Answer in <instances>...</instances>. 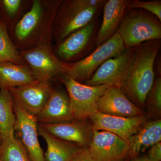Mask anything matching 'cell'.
I'll return each mask as SVG.
<instances>
[{
	"label": "cell",
	"mask_w": 161,
	"mask_h": 161,
	"mask_svg": "<svg viewBox=\"0 0 161 161\" xmlns=\"http://www.w3.org/2000/svg\"><path fill=\"white\" fill-rule=\"evenodd\" d=\"M161 47V40L147 41L134 47L130 65L114 85L138 105H144L153 86L154 62Z\"/></svg>",
	"instance_id": "obj_1"
},
{
	"label": "cell",
	"mask_w": 161,
	"mask_h": 161,
	"mask_svg": "<svg viewBox=\"0 0 161 161\" xmlns=\"http://www.w3.org/2000/svg\"><path fill=\"white\" fill-rule=\"evenodd\" d=\"M117 32L125 48L161 39V22L153 14L142 9H128Z\"/></svg>",
	"instance_id": "obj_2"
},
{
	"label": "cell",
	"mask_w": 161,
	"mask_h": 161,
	"mask_svg": "<svg viewBox=\"0 0 161 161\" xmlns=\"http://www.w3.org/2000/svg\"><path fill=\"white\" fill-rule=\"evenodd\" d=\"M105 0H71L60 9L57 36L63 41L72 33L98 19Z\"/></svg>",
	"instance_id": "obj_3"
},
{
	"label": "cell",
	"mask_w": 161,
	"mask_h": 161,
	"mask_svg": "<svg viewBox=\"0 0 161 161\" xmlns=\"http://www.w3.org/2000/svg\"><path fill=\"white\" fill-rule=\"evenodd\" d=\"M69 101L70 112L74 119H87L97 112L96 103L104 92L113 84L90 86L62 75Z\"/></svg>",
	"instance_id": "obj_4"
},
{
	"label": "cell",
	"mask_w": 161,
	"mask_h": 161,
	"mask_svg": "<svg viewBox=\"0 0 161 161\" xmlns=\"http://www.w3.org/2000/svg\"><path fill=\"white\" fill-rule=\"evenodd\" d=\"M125 48L121 38L116 32L85 58L74 63H68V69L64 75L80 83H85L104 62L120 54Z\"/></svg>",
	"instance_id": "obj_5"
},
{
	"label": "cell",
	"mask_w": 161,
	"mask_h": 161,
	"mask_svg": "<svg viewBox=\"0 0 161 161\" xmlns=\"http://www.w3.org/2000/svg\"><path fill=\"white\" fill-rule=\"evenodd\" d=\"M98 30L97 19L72 33L60 42L57 48L59 60H78V61L88 56L96 48L95 41Z\"/></svg>",
	"instance_id": "obj_6"
},
{
	"label": "cell",
	"mask_w": 161,
	"mask_h": 161,
	"mask_svg": "<svg viewBox=\"0 0 161 161\" xmlns=\"http://www.w3.org/2000/svg\"><path fill=\"white\" fill-rule=\"evenodd\" d=\"M14 135L26 149L31 161H47L39 142L36 117L14 101Z\"/></svg>",
	"instance_id": "obj_7"
},
{
	"label": "cell",
	"mask_w": 161,
	"mask_h": 161,
	"mask_svg": "<svg viewBox=\"0 0 161 161\" xmlns=\"http://www.w3.org/2000/svg\"><path fill=\"white\" fill-rule=\"evenodd\" d=\"M23 57L29 64L36 79L49 80L58 75H64L68 69V63L60 61L43 44L23 53Z\"/></svg>",
	"instance_id": "obj_8"
},
{
	"label": "cell",
	"mask_w": 161,
	"mask_h": 161,
	"mask_svg": "<svg viewBox=\"0 0 161 161\" xmlns=\"http://www.w3.org/2000/svg\"><path fill=\"white\" fill-rule=\"evenodd\" d=\"M93 130L89 149L95 161H124L130 157L128 142L110 132Z\"/></svg>",
	"instance_id": "obj_9"
},
{
	"label": "cell",
	"mask_w": 161,
	"mask_h": 161,
	"mask_svg": "<svg viewBox=\"0 0 161 161\" xmlns=\"http://www.w3.org/2000/svg\"><path fill=\"white\" fill-rule=\"evenodd\" d=\"M87 119H74L56 124H38L52 135L82 149L89 148L93 137Z\"/></svg>",
	"instance_id": "obj_10"
},
{
	"label": "cell",
	"mask_w": 161,
	"mask_h": 161,
	"mask_svg": "<svg viewBox=\"0 0 161 161\" xmlns=\"http://www.w3.org/2000/svg\"><path fill=\"white\" fill-rule=\"evenodd\" d=\"M88 119L93 130L107 131L118 136L124 140H129L132 136L141 130L147 118L145 115L131 117H119L97 112Z\"/></svg>",
	"instance_id": "obj_11"
},
{
	"label": "cell",
	"mask_w": 161,
	"mask_h": 161,
	"mask_svg": "<svg viewBox=\"0 0 161 161\" xmlns=\"http://www.w3.org/2000/svg\"><path fill=\"white\" fill-rule=\"evenodd\" d=\"M53 90L49 80H38L9 91L14 101L27 112L36 116L43 109Z\"/></svg>",
	"instance_id": "obj_12"
},
{
	"label": "cell",
	"mask_w": 161,
	"mask_h": 161,
	"mask_svg": "<svg viewBox=\"0 0 161 161\" xmlns=\"http://www.w3.org/2000/svg\"><path fill=\"white\" fill-rule=\"evenodd\" d=\"M97 112L106 115L131 117L144 115L140 108L134 104L113 85L109 87L97 101Z\"/></svg>",
	"instance_id": "obj_13"
},
{
	"label": "cell",
	"mask_w": 161,
	"mask_h": 161,
	"mask_svg": "<svg viewBox=\"0 0 161 161\" xmlns=\"http://www.w3.org/2000/svg\"><path fill=\"white\" fill-rule=\"evenodd\" d=\"M134 50V47L125 48L120 54L106 60L84 84L90 86L115 85L130 65Z\"/></svg>",
	"instance_id": "obj_14"
},
{
	"label": "cell",
	"mask_w": 161,
	"mask_h": 161,
	"mask_svg": "<svg viewBox=\"0 0 161 161\" xmlns=\"http://www.w3.org/2000/svg\"><path fill=\"white\" fill-rule=\"evenodd\" d=\"M129 3V0H106L103 8L102 22L96 36V48L109 40L117 32L128 10Z\"/></svg>",
	"instance_id": "obj_15"
},
{
	"label": "cell",
	"mask_w": 161,
	"mask_h": 161,
	"mask_svg": "<svg viewBox=\"0 0 161 161\" xmlns=\"http://www.w3.org/2000/svg\"><path fill=\"white\" fill-rule=\"evenodd\" d=\"M38 123L56 124L73 119L68 95L61 90H53L41 112L36 116Z\"/></svg>",
	"instance_id": "obj_16"
},
{
	"label": "cell",
	"mask_w": 161,
	"mask_h": 161,
	"mask_svg": "<svg viewBox=\"0 0 161 161\" xmlns=\"http://www.w3.org/2000/svg\"><path fill=\"white\" fill-rule=\"evenodd\" d=\"M161 141V120L147 121L137 133L128 141L130 157L137 156Z\"/></svg>",
	"instance_id": "obj_17"
},
{
	"label": "cell",
	"mask_w": 161,
	"mask_h": 161,
	"mask_svg": "<svg viewBox=\"0 0 161 161\" xmlns=\"http://www.w3.org/2000/svg\"><path fill=\"white\" fill-rule=\"evenodd\" d=\"M38 131L39 135L46 142L47 150L44 155L47 161H72L82 149L55 137L39 124Z\"/></svg>",
	"instance_id": "obj_18"
},
{
	"label": "cell",
	"mask_w": 161,
	"mask_h": 161,
	"mask_svg": "<svg viewBox=\"0 0 161 161\" xmlns=\"http://www.w3.org/2000/svg\"><path fill=\"white\" fill-rule=\"evenodd\" d=\"M37 80L27 67L9 62H0V88L9 90Z\"/></svg>",
	"instance_id": "obj_19"
},
{
	"label": "cell",
	"mask_w": 161,
	"mask_h": 161,
	"mask_svg": "<svg viewBox=\"0 0 161 161\" xmlns=\"http://www.w3.org/2000/svg\"><path fill=\"white\" fill-rule=\"evenodd\" d=\"M14 100L9 90L0 88V136L2 141L14 132Z\"/></svg>",
	"instance_id": "obj_20"
},
{
	"label": "cell",
	"mask_w": 161,
	"mask_h": 161,
	"mask_svg": "<svg viewBox=\"0 0 161 161\" xmlns=\"http://www.w3.org/2000/svg\"><path fill=\"white\" fill-rule=\"evenodd\" d=\"M42 13V5L40 1H34L31 9L16 26L15 33L19 40L26 39L34 30L39 23Z\"/></svg>",
	"instance_id": "obj_21"
},
{
	"label": "cell",
	"mask_w": 161,
	"mask_h": 161,
	"mask_svg": "<svg viewBox=\"0 0 161 161\" xmlns=\"http://www.w3.org/2000/svg\"><path fill=\"white\" fill-rule=\"evenodd\" d=\"M0 159L2 161H31L26 149L14 133L2 141Z\"/></svg>",
	"instance_id": "obj_22"
},
{
	"label": "cell",
	"mask_w": 161,
	"mask_h": 161,
	"mask_svg": "<svg viewBox=\"0 0 161 161\" xmlns=\"http://www.w3.org/2000/svg\"><path fill=\"white\" fill-rule=\"evenodd\" d=\"M9 62L19 64L22 58L8 35L6 24L0 22V62Z\"/></svg>",
	"instance_id": "obj_23"
},
{
	"label": "cell",
	"mask_w": 161,
	"mask_h": 161,
	"mask_svg": "<svg viewBox=\"0 0 161 161\" xmlns=\"http://www.w3.org/2000/svg\"><path fill=\"white\" fill-rule=\"evenodd\" d=\"M148 108L154 114L159 115L161 113V78L155 79L152 89L147 96Z\"/></svg>",
	"instance_id": "obj_24"
},
{
	"label": "cell",
	"mask_w": 161,
	"mask_h": 161,
	"mask_svg": "<svg viewBox=\"0 0 161 161\" xmlns=\"http://www.w3.org/2000/svg\"><path fill=\"white\" fill-rule=\"evenodd\" d=\"M142 9L149 12L161 22V0L151 1L129 0L128 9Z\"/></svg>",
	"instance_id": "obj_25"
},
{
	"label": "cell",
	"mask_w": 161,
	"mask_h": 161,
	"mask_svg": "<svg viewBox=\"0 0 161 161\" xmlns=\"http://www.w3.org/2000/svg\"><path fill=\"white\" fill-rule=\"evenodd\" d=\"M21 1L20 0H3V3L6 12L9 16L15 14L19 8Z\"/></svg>",
	"instance_id": "obj_26"
},
{
	"label": "cell",
	"mask_w": 161,
	"mask_h": 161,
	"mask_svg": "<svg viewBox=\"0 0 161 161\" xmlns=\"http://www.w3.org/2000/svg\"><path fill=\"white\" fill-rule=\"evenodd\" d=\"M147 157L151 161H160L161 142L158 143L150 147Z\"/></svg>",
	"instance_id": "obj_27"
},
{
	"label": "cell",
	"mask_w": 161,
	"mask_h": 161,
	"mask_svg": "<svg viewBox=\"0 0 161 161\" xmlns=\"http://www.w3.org/2000/svg\"><path fill=\"white\" fill-rule=\"evenodd\" d=\"M72 161H95L89 148L82 149L76 154Z\"/></svg>",
	"instance_id": "obj_28"
},
{
	"label": "cell",
	"mask_w": 161,
	"mask_h": 161,
	"mask_svg": "<svg viewBox=\"0 0 161 161\" xmlns=\"http://www.w3.org/2000/svg\"><path fill=\"white\" fill-rule=\"evenodd\" d=\"M131 161H151L147 157V156L138 157L137 156L131 158Z\"/></svg>",
	"instance_id": "obj_29"
},
{
	"label": "cell",
	"mask_w": 161,
	"mask_h": 161,
	"mask_svg": "<svg viewBox=\"0 0 161 161\" xmlns=\"http://www.w3.org/2000/svg\"><path fill=\"white\" fill-rule=\"evenodd\" d=\"M2 140L1 138V136H0V151H1V146H2Z\"/></svg>",
	"instance_id": "obj_30"
},
{
	"label": "cell",
	"mask_w": 161,
	"mask_h": 161,
	"mask_svg": "<svg viewBox=\"0 0 161 161\" xmlns=\"http://www.w3.org/2000/svg\"><path fill=\"white\" fill-rule=\"evenodd\" d=\"M0 161H1V159H0Z\"/></svg>",
	"instance_id": "obj_31"
}]
</instances>
